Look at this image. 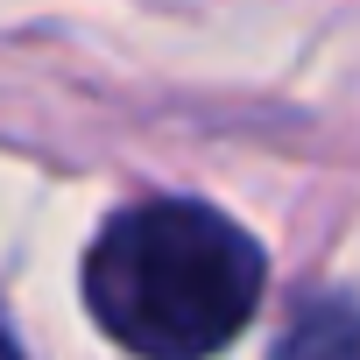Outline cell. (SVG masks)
Returning a JSON list of instances; mask_svg holds the SVG:
<instances>
[{
  "label": "cell",
  "instance_id": "obj_1",
  "mask_svg": "<svg viewBox=\"0 0 360 360\" xmlns=\"http://www.w3.org/2000/svg\"><path fill=\"white\" fill-rule=\"evenodd\" d=\"M269 262L219 205L148 198L99 226L85 255V311L134 360H212L226 353L255 304Z\"/></svg>",
  "mask_w": 360,
  "mask_h": 360
},
{
  "label": "cell",
  "instance_id": "obj_2",
  "mask_svg": "<svg viewBox=\"0 0 360 360\" xmlns=\"http://www.w3.org/2000/svg\"><path fill=\"white\" fill-rule=\"evenodd\" d=\"M269 360H360V304L353 297H311Z\"/></svg>",
  "mask_w": 360,
  "mask_h": 360
},
{
  "label": "cell",
  "instance_id": "obj_3",
  "mask_svg": "<svg viewBox=\"0 0 360 360\" xmlns=\"http://www.w3.org/2000/svg\"><path fill=\"white\" fill-rule=\"evenodd\" d=\"M0 360H22V346L8 339V325H0Z\"/></svg>",
  "mask_w": 360,
  "mask_h": 360
}]
</instances>
